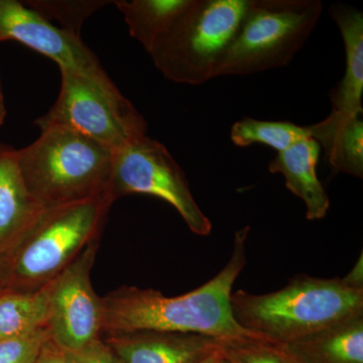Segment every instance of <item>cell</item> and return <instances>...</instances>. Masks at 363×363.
<instances>
[{
    "label": "cell",
    "mask_w": 363,
    "mask_h": 363,
    "mask_svg": "<svg viewBox=\"0 0 363 363\" xmlns=\"http://www.w3.org/2000/svg\"><path fill=\"white\" fill-rule=\"evenodd\" d=\"M250 230L247 225L236 231L225 267L191 292L168 297L154 289L123 286L107 294L102 334L152 330L202 334L224 342L262 340L238 324L230 305L234 283L247 266Z\"/></svg>",
    "instance_id": "cell-1"
},
{
    "label": "cell",
    "mask_w": 363,
    "mask_h": 363,
    "mask_svg": "<svg viewBox=\"0 0 363 363\" xmlns=\"http://www.w3.org/2000/svg\"><path fill=\"white\" fill-rule=\"evenodd\" d=\"M113 157L109 147L58 125L18 150L26 189L44 207L109 195Z\"/></svg>",
    "instance_id": "cell-3"
},
{
    "label": "cell",
    "mask_w": 363,
    "mask_h": 363,
    "mask_svg": "<svg viewBox=\"0 0 363 363\" xmlns=\"http://www.w3.org/2000/svg\"><path fill=\"white\" fill-rule=\"evenodd\" d=\"M331 18L341 33L345 49V73L330 92L332 119L363 114V13L350 6L333 4Z\"/></svg>",
    "instance_id": "cell-12"
},
{
    "label": "cell",
    "mask_w": 363,
    "mask_h": 363,
    "mask_svg": "<svg viewBox=\"0 0 363 363\" xmlns=\"http://www.w3.org/2000/svg\"><path fill=\"white\" fill-rule=\"evenodd\" d=\"M6 107L4 104V90H2L1 79H0V126L4 124L6 121Z\"/></svg>",
    "instance_id": "cell-27"
},
{
    "label": "cell",
    "mask_w": 363,
    "mask_h": 363,
    "mask_svg": "<svg viewBox=\"0 0 363 363\" xmlns=\"http://www.w3.org/2000/svg\"><path fill=\"white\" fill-rule=\"evenodd\" d=\"M230 305L234 319L245 330L283 345L363 312V291L348 288L339 278L300 274L276 292H234Z\"/></svg>",
    "instance_id": "cell-2"
},
{
    "label": "cell",
    "mask_w": 363,
    "mask_h": 363,
    "mask_svg": "<svg viewBox=\"0 0 363 363\" xmlns=\"http://www.w3.org/2000/svg\"><path fill=\"white\" fill-rule=\"evenodd\" d=\"M279 346L298 363H363V312Z\"/></svg>",
    "instance_id": "cell-15"
},
{
    "label": "cell",
    "mask_w": 363,
    "mask_h": 363,
    "mask_svg": "<svg viewBox=\"0 0 363 363\" xmlns=\"http://www.w3.org/2000/svg\"><path fill=\"white\" fill-rule=\"evenodd\" d=\"M48 21H57L61 28L81 37L83 23L106 4L107 0H32L23 2Z\"/></svg>",
    "instance_id": "cell-20"
},
{
    "label": "cell",
    "mask_w": 363,
    "mask_h": 363,
    "mask_svg": "<svg viewBox=\"0 0 363 363\" xmlns=\"http://www.w3.org/2000/svg\"><path fill=\"white\" fill-rule=\"evenodd\" d=\"M35 363H71L67 357L65 351L61 350L51 339L45 342L40 351L39 357Z\"/></svg>",
    "instance_id": "cell-24"
},
{
    "label": "cell",
    "mask_w": 363,
    "mask_h": 363,
    "mask_svg": "<svg viewBox=\"0 0 363 363\" xmlns=\"http://www.w3.org/2000/svg\"><path fill=\"white\" fill-rule=\"evenodd\" d=\"M99 242L88 245L48 285V332L52 342L67 352L83 350L101 338L104 305L91 281Z\"/></svg>",
    "instance_id": "cell-9"
},
{
    "label": "cell",
    "mask_w": 363,
    "mask_h": 363,
    "mask_svg": "<svg viewBox=\"0 0 363 363\" xmlns=\"http://www.w3.org/2000/svg\"><path fill=\"white\" fill-rule=\"evenodd\" d=\"M222 355H223V347L221 350L215 351L211 355H209V357L198 363H219L220 362Z\"/></svg>",
    "instance_id": "cell-28"
},
{
    "label": "cell",
    "mask_w": 363,
    "mask_h": 363,
    "mask_svg": "<svg viewBox=\"0 0 363 363\" xmlns=\"http://www.w3.org/2000/svg\"><path fill=\"white\" fill-rule=\"evenodd\" d=\"M192 0H116L131 37L149 54L152 45L185 13Z\"/></svg>",
    "instance_id": "cell-17"
},
{
    "label": "cell",
    "mask_w": 363,
    "mask_h": 363,
    "mask_svg": "<svg viewBox=\"0 0 363 363\" xmlns=\"http://www.w3.org/2000/svg\"><path fill=\"white\" fill-rule=\"evenodd\" d=\"M113 203L104 195L45 207L9 252V291L37 292L52 283L88 245L100 240Z\"/></svg>",
    "instance_id": "cell-4"
},
{
    "label": "cell",
    "mask_w": 363,
    "mask_h": 363,
    "mask_svg": "<svg viewBox=\"0 0 363 363\" xmlns=\"http://www.w3.org/2000/svg\"><path fill=\"white\" fill-rule=\"evenodd\" d=\"M50 339L47 327L21 337L0 340V363H35Z\"/></svg>",
    "instance_id": "cell-22"
},
{
    "label": "cell",
    "mask_w": 363,
    "mask_h": 363,
    "mask_svg": "<svg viewBox=\"0 0 363 363\" xmlns=\"http://www.w3.org/2000/svg\"><path fill=\"white\" fill-rule=\"evenodd\" d=\"M223 352L236 363H298L278 344L259 339L225 342Z\"/></svg>",
    "instance_id": "cell-21"
},
{
    "label": "cell",
    "mask_w": 363,
    "mask_h": 363,
    "mask_svg": "<svg viewBox=\"0 0 363 363\" xmlns=\"http://www.w3.org/2000/svg\"><path fill=\"white\" fill-rule=\"evenodd\" d=\"M11 281V255L9 252H0V296L9 291Z\"/></svg>",
    "instance_id": "cell-26"
},
{
    "label": "cell",
    "mask_w": 363,
    "mask_h": 363,
    "mask_svg": "<svg viewBox=\"0 0 363 363\" xmlns=\"http://www.w3.org/2000/svg\"><path fill=\"white\" fill-rule=\"evenodd\" d=\"M6 40H16L44 55L58 64L60 71L107 75L81 37L52 25L23 2L0 0V43Z\"/></svg>",
    "instance_id": "cell-10"
},
{
    "label": "cell",
    "mask_w": 363,
    "mask_h": 363,
    "mask_svg": "<svg viewBox=\"0 0 363 363\" xmlns=\"http://www.w3.org/2000/svg\"><path fill=\"white\" fill-rule=\"evenodd\" d=\"M250 0H192L149 54L162 75L179 84L201 85L216 71L247 13Z\"/></svg>",
    "instance_id": "cell-5"
},
{
    "label": "cell",
    "mask_w": 363,
    "mask_h": 363,
    "mask_svg": "<svg viewBox=\"0 0 363 363\" xmlns=\"http://www.w3.org/2000/svg\"><path fill=\"white\" fill-rule=\"evenodd\" d=\"M65 353L71 363H121L101 338L83 350Z\"/></svg>",
    "instance_id": "cell-23"
},
{
    "label": "cell",
    "mask_w": 363,
    "mask_h": 363,
    "mask_svg": "<svg viewBox=\"0 0 363 363\" xmlns=\"http://www.w3.org/2000/svg\"><path fill=\"white\" fill-rule=\"evenodd\" d=\"M230 138L238 147L260 143L279 152L292 147L298 140L311 138V135L308 126H300L289 121H264L245 117L233 124Z\"/></svg>",
    "instance_id": "cell-19"
},
{
    "label": "cell",
    "mask_w": 363,
    "mask_h": 363,
    "mask_svg": "<svg viewBox=\"0 0 363 363\" xmlns=\"http://www.w3.org/2000/svg\"><path fill=\"white\" fill-rule=\"evenodd\" d=\"M219 363H236V362H233V360H231L230 358L227 357L226 355L224 354V352H223V355H222L220 362H219Z\"/></svg>",
    "instance_id": "cell-29"
},
{
    "label": "cell",
    "mask_w": 363,
    "mask_h": 363,
    "mask_svg": "<svg viewBox=\"0 0 363 363\" xmlns=\"http://www.w3.org/2000/svg\"><path fill=\"white\" fill-rule=\"evenodd\" d=\"M155 196L172 205L196 235L211 233L212 222L195 201L187 177L162 143L147 135L114 152L109 195Z\"/></svg>",
    "instance_id": "cell-8"
},
{
    "label": "cell",
    "mask_w": 363,
    "mask_h": 363,
    "mask_svg": "<svg viewBox=\"0 0 363 363\" xmlns=\"http://www.w3.org/2000/svg\"><path fill=\"white\" fill-rule=\"evenodd\" d=\"M48 286L33 293L6 291L0 296V340L28 335L47 327Z\"/></svg>",
    "instance_id": "cell-18"
},
{
    "label": "cell",
    "mask_w": 363,
    "mask_h": 363,
    "mask_svg": "<svg viewBox=\"0 0 363 363\" xmlns=\"http://www.w3.org/2000/svg\"><path fill=\"white\" fill-rule=\"evenodd\" d=\"M121 363H198L221 350L220 339L194 333L131 331L104 334Z\"/></svg>",
    "instance_id": "cell-11"
},
{
    "label": "cell",
    "mask_w": 363,
    "mask_h": 363,
    "mask_svg": "<svg viewBox=\"0 0 363 363\" xmlns=\"http://www.w3.org/2000/svg\"><path fill=\"white\" fill-rule=\"evenodd\" d=\"M311 138L324 150V157L334 173L363 177L362 114L345 119L328 116L308 126Z\"/></svg>",
    "instance_id": "cell-16"
},
{
    "label": "cell",
    "mask_w": 363,
    "mask_h": 363,
    "mask_svg": "<svg viewBox=\"0 0 363 363\" xmlns=\"http://www.w3.org/2000/svg\"><path fill=\"white\" fill-rule=\"evenodd\" d=\"M321 147L312 138L298 140L279 152L269 162L272 174H281L286 188L304 202L308 220H320L328 213L330 199L317 176Z\"/></svg>",
    "instance_id": "cell-14"
},
{
    "label": "cell",
    "mask_w": 363,
    "mask_h": 363,
    "mask_svg": "<svg viewBox=\"0 0 363 363\" xmlns=\"http://www.w3.org/2000/svg\"><path fill=\"white\" fill-rule=\"evenodd\" d=\"M342 281L348 288L355 291H363V257L362 252L355 262L354 267L344 277Z\"/></svg>",
    "instance_id": "cell-25"
},
{
    "label": "cell",
    "mask_w": 363,
    "mask_h": 363,
    "mask_svg": "<svg viewBox=\"0 0 363 363\" xmlns=\"http://www.w3.org/2000/svg\"><path fill=\"white\" fill-rule=\"evenodd\" d=\"M60 72L58 98L49 111L35 121L40 130L64 126L114 152L147 135V121L108 75Z\"/></svg>",
    "instance_id": "cell-7"
},
{
    "label": "cell",
    "mask_w": 363,
    "mask_h": 363,
    "mask_svg": "<svg viewBox=\"0 0 363 363\" xmlns=\"http://www.w3.org/2000/svg\"><path fill=\"white\" fill-rule=\"evenodd\" d=\"M44 209L26 189L18 150L0 143V252H11Z\"/></svg>",
    "instance_id": "cell-13"
},
{
    "label": "cell",
    "mask_w": 363,
    "mask_h": 363,
    "mask_svg": "<svg viewBox=\"0 0 363 363\" xmlns=\"http://www.w3.org/2000/svg\"><path fill=\"white\" fill-rule=\"evenodd\" d=\"M322 13L320 0H250L216 77L252 75L289 65L309 39Z\"/></svg>",
    "instance_id": "cell-6"
}]
</instances>
